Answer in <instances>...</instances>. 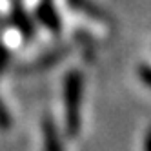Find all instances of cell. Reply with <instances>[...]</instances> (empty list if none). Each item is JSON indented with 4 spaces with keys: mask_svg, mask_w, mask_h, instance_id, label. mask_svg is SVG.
<instances>
[{
    "mask_svg": "<svg viewBox=\"0 0 151 151\" xmlns=\"http://www.w3.org/2000/svg\"><path fill=\"white\" fill-rule=\"evenodd\" d=\"M68 127L69 133H77L78 129V104H80V77L71 75L68 80Z\"/></svg>",
    "mask_w": 151,
    "mask_h": 151,
    "instance_id": "1",
    "label": "cell"
},
{
    "mask_svg": "<svg viewBox=\"0 0 151 151\" xmlns=\"http://www.w3.org/2000/svg\"><path fill=\"white\" fill-rule=\"evenodd\" d=\"M46 151H62V144L58 142V138L51 127L46 133Z\"/></svg>",
    "mask_w": 151,
    "mask_h": 151,
    "instance_id": "2",
    "label": "cell"
},
{
    "mask_svg": "<svg viewBox=\"0 0 151 151\" xmlns=\"http://www.w3.org/2000/svg\"><path fill=\"white\" fill-rule=\"evenodd\" d=\"M144 151H151V129L146 133V138H144Z\"/></svg>",
    "mask_w": 151,
    "mask_h": 151,
    "instance_id": "3",
    "label": "cell"
}]
</instances>
